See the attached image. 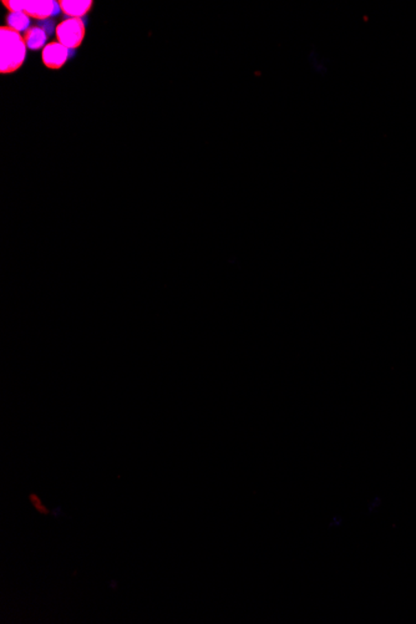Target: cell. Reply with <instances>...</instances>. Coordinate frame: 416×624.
Returning <instances> with one entry per match:
<instances>
[{
    "label": "cell",
    "instance_id": "6da1fadb",
    "mask_svg": "<svg viewBox=\"0 0 416 624\" xmlns=\"http://www.w3.org/2000/svg\"><path fill=\"white\" fill-rule=\"evenodd\" d=\"M0 36H1L0 73H14L21 67L27 58V43L19 32L9 27L0 28Z\"/></svg>",
    "mask_w": 416,
    "mask_h": 624
},
{
    "label": "cell",
    "instance_id": "7a4b0ae2",
    "mask_svg": "<svg viewBox=\"0 0 416 624\" xmlns=\"http://www.w3.org/2000/svg\"><path fill=\"white\" fill-rule=\"evenodd\" d=\"M4 7L10 13L19 12L29 18L45 20L59 12V3L54 0H3Z\"/></svg>",
    "mask_w": 416,
    "mask_h": 624
},
{
    "label": "cell",
    "instance_id": "3957f363",
    "mask_svg": "<svg viewBox=\"0 0 416 624\" xmlns=\"http://www.w3.org/2000/svg\"><path fill=\"white\" fill-rule=\"evenodd\" d=\"M85 24L81 18H67L58 24L55 35L60 44L67 46L69 50L79 47L85 38Z\"/></svg>",
    "mask_w": 416,
    "mask_h": 624
},
{
    "label": "cell",
    "instance_id": "277c9868",
    "mask_svg": "<svg viewBox=\"0 0 416 624\" xmlns=\"http://www.w3.org/2000/svg\"><path fill=\"white\" fill-rule=\"evenodd\" d=\"M69 54H70V50L67 49V46L60 44L59 41H53V43H49L43 49L41 58L47 67L58 70L65 65V63L69 59Z\"/></svg>",
    "mask_w": 416,
    "mask_h": 624
},
{
    "label": "cell",
    "instance_id": "5b68a950",
    "mask_svg": "<svg viewBox=\"0 0 416 624\" xmlns=\"http://www.w3.org/2000/svg\"><path fill=\"white\" fill-rule=\"evenodd\" d=\"M59 7L63 13L70 18H81L90 12L93 7L91 0H59Z\"/></svg>",
    "mask_w": 416,
    "mask_h": 624
},
{
    "label": "cell",
    "instance_id": "8992f818",
    "mask_svg": "<svg viewBox=\"0 0 416 624\" xmlns=\"http://www.w3.org/2000/svg\"><path fill=\"white\" fill-rule=\"evenodd\" d=\"M24 40L30 50H38L47 45V34L43 28H29L24 34Z\"/></svg>",
    "mask_w": 416,
    "mask_h": 624
},
{
    "label": "cell",
    "instance_id": "52a82bcc",
    "mask_svg": "<svg viewBox=\"0 0 416 624\" xmlns=\"http://www.w3.org/2000/svg\"><path fill=\"white\" fill-rule=\"evenodd\" d=\"M8 27L12 28L17 32H27L29 29L30 20L29 17L25 14L19 13V12H13L7 17Z\"/></svg>",
    "mask_w": 416,
    "mask_h": 624
},
{
    "label": "cell",
    "instance_id": "ba28073f",
    "mask_svg": "<svg viewBox=\"0 0 416 624\" xmlns=\"http://www.w3.org/2000/svg\"><path fill=\"white\" fill-rule=\"evenodd\" d=\"M29 499H30V502H32L34 508H35L38 513H43V515H47V513H49V510H47V507L44 506V504L41 502V499H40L38 495L32 493V495L29 496Z\"/></svg>",
    "mask_w": 416,
    "mask_h": 624
}]
</instances>
